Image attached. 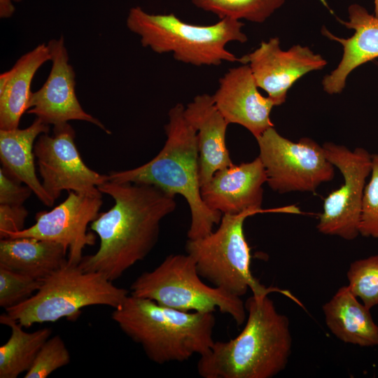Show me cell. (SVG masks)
Returning a JSON list of instances; mask_svg holds the SVG:
<instances>
[{"mask_svg": "<svg viewBox=\"0 0 378 378\" xmlns=\"http://www.w3.org/2000/svg\"><path fill=\"white\" fill-rule=\"evenodd\" d=\"M98 189L111 196L114 204L90 223L99 247L94 254L83 256L78 265L113 281L152 251L162 220L174 212L176 202L175 196L150 184L107 181Z\"/></svg>", "mask_w": 378, "mask_h": 378, "instance_id": "6da1fadb", "label": "cell"}, {"mask_svg": "<svg viewBox=\"0 0 378 378\" xmlns=\"http://www.w3.org/2000/svg\"><path fill=\"white\" fill-rule=\"evenodd\" d=\"M268 294L245 302L241 332L228 341H215L200 356L197 370L203 378H272L283 371L292 349L288 317L276 310Z\"/></svg>", "mask_w": 378, "mask_h": 378, "instance_id": "7a4b0ae2", "label": "cell"}, {"mask_svg": "<svg viewBox=\"0 0 378 378\" xmlns=\"http://www.w3.org/2000/svg\"><path fill=\"white\" fill-rule=\"evenodd\" d=\"M168 116L167 139L159 153L139 167L111 172L108 181L150 184L183 197L191 214L188 239H195L211 233L223 214L210 209L202 198L197 131L186 119L184 106L176 104Z\"/></svg>", "mask_w": 378, "mask_h": 378, "instance_id": "3957f363", "label": "cell"}, {"mask_svg": "<svg viewBox=\"0 0 378 378\" xmlns=\"http://www.w3.org/2000/svg\"><path fill=\"white\" fill-rule=\"evenodd\" d=\"M111 318L150 360L160 365L204 355L215 342L213 313L179 311L130 295L113 309Z\"/></svg>", "mask_w": 378, "mask_h": 378, "instance_id": "277c9868", "label": "cell"}, {"mask_svg": "<svg viewBox=\"0 0 378 378\" xmlns=\"http://www.w3.org/2000/svg\"><path fill=\"white\" fill-rule=\"evenodd\" d=\"M126 25L140 36L141 45L153 52H172L177 61L200 66H218L223 62H238L225 46L232 41L245 43L243 22L222 18L210 25H197L181 20L174 13L151 14L141 7L130 8Z\"/></svg>", "mask_w": 378, "mask_h": 378, "instance_id": "5b68a950", "label": "cell"}, {"mask_svg": "<svg viewBox=\"0 0 378 378\" xmlns=\"http://www.w3.org/2000/svg\"><path fill=\"white\" fill-rule=\"evenodd\" d=\"M97 272L84 271L68 262L42 280L39 289L24 302L6 309L23 328L35 323L76 319L87 307L104 305L115 309L129 295Z\"/></svg>", "mask_w": 378, "mask_h": 378, "instance_id": "8992f818", "label": "cell"}, {"mask_svg": "<svg viewBox=\"0 0 378 378\" xmlns=\"http://www.w3.org/2000/svg\"><path fill=\"white\" fill-rule=\"evenodd\" d=\"M131 295L146 298L183 312L230 315L237 326L246 319L245 303L239 297L204 284L189 254L167 256L155 269L140 274L130 286Z\"/></svg>", "mask_w": 378, "mask_h": 378, "instance_id": "52a82bcc", "label": "cell"}, {"mask_svg": "<svg viewBox=\"0 0 378 378\" xmlns=\"http://www.w3.org/2000/svg\"><path fill=\"white\" fill-rule=\"evenodd\" d=\"M252 215L251 212L223 214L216 230L200 238L188 239L186 244V252L194 259L201 278L239 298L248 289L254 295L268 294L271 290L260 284L251 271V249L244 223Z\"/></svg>", "mask_w": 378, "mask_h": 378, "instance_id": "ba28073f", "label": "cell"}, {"mask_svg": "<svg viewBox=\"0 0 378 378\" xmlns=\"http://www.w3.org/2000/svg\"><path fill=\"white\" fill-rule=\"evenodd\" d=\"M259 155L266 172L267 183L280 194L314 192L335 176L334 165L323 146L314 140L301 138L292 141L272 127L255 139Z\"/></svg>", "mask_w": 378, "mask_h": 378, "instance_id": "9c48e42d", "label": "cell"}, {"mask_svg": "<svg viewBox=\"0 0 378 378\" xmlns=\"http://www.w3.org/2000/svg\"><path fill=\"white\" fill-rule=\"evenodd\" d=\"M323 148L342 174L344 183L325 198L316 227L321 234L353 240L360 234L363 197L371 172L372 155L363 148L351 150L332 142L323 144Z\"/></svg>", "mask_w": 378, "mask_h": 378, "instance_id": "30bf717a", "label": "cell"}, {"mask_svg": "<svg viewBox=\"0 0 378 378\" xmlns=\"http://www.w3.org/2000/svg\"><path fill=\"white\" fill-rule=\"evenodd\" d=\"M75 137L74 128L65 122L54 125L52 134H41L34 144L42 186L55 201L63 190L102 197L98 186L108 181V175L100 174L84 163Z\"/></svg>", "mask_w": 378, "mask_h": 378, "instance_id": "8fae6325", "label": "cell"}, {"mask_svg": "<svg viewBox=\"0 0 378 378\" xmlns=\"http://www.w3.org/2000/svg\"><path fill=\"white\" fill-rule=\"evenodd\" d=\"M102 203L100 196L69 191L58 206L38 212L32 226L9 232L5 238L33 237L59 243L68 251V263L78 265L85 246L95 244L94 234L87 229L98 216Z\"/></svg>", "mask_w": 378, "mask_h": 378, "instance_id": "7c38bea8", "label": "cell"}, {"mask_svg": "<svg viewBox=\"0 0 378 378\" xmlns=\"http://www.w3.org/2000/svg\"><path fill=\"white\" fill-rule=\"evenodd\" d=\"M52 66L43 86L31 93L27 113L34 114L47 125H57L69 120L92 123L111 134L97 118L85 112L75 90V72L69 64V55L62 36L47 44Z\"/></svg>", "mask_w": 378, "mask_h": 378, "instance_id": "4fadbf2b", "label": "cell"}, {"mask_svg": "<svg viewBox=\"0 0 378 378\" xmlns=\"http://www.w3.org/2000/svg\"><path fill=\"white\" fill-rule=\"evenodd\" d=\"M241 58L242 64H248L258 87L267 93L275 106L285 102L288 89L298 79L327 64L308 47L296 45L282 50L278 37L261 42L254 51Z\"/></svg>", "mask_w": 378, "mask_h": 378, "instance_id": "5bb4252c", "label": "cell"}, {"mask_svg": "<svg viewBox=\"0 0 378 378\" xmlns=\"http://www.w3.org/2000/svg\"><path fill=\"white\" fill-rule=\"evenodd\" d=\"M265 169L257 157L251 162L217 171L211 180L201 187L204 204L211 210L223 214L262 212V186L267 183Z\"/></svg>", "mask_w": 378, "mask_h": 378, "instance_id": "9a60e30c", "label": "cell"}, {"mask_svg": "<svg viewBox=\"0 0 378 378\" xmlns=\"http://www.w3.org/2000/svg\"><path fill=\"white\" fill-rule=\"evenodd\" d=\"M247 64L230 69L219 80L212 95L214 104L226 121L247 129L256 139L274 127L270 113L274 104L263 97Z\"/></svg>", "mask_w": 378, "mask_h": 378, "instance_id": "2e32d148", "label": "cell"}, {"mask_svg": "<svg viewBox=\"0 0 378 378\" xmlns=\"http://www.w3.org/2000/svg\"><path fill=\"white\" fill-rule=\"evenodd\" d=\"M185 115L197 131L202 187L217 171L233 164L225 143L229 123L208 94L195 97L185 107Z\"/></svg>", "mask_w": 378, "mask_h": 378, "instance_id": "e0dca14e", "label": "cell"}, {"mask_svg": "<svg viewBox=\"0 0 378 378\" xmlns=\"http://www.w3.org/2000/svg\"><path fill=\"white\" fill-rule=\"evenodd\" d=\"M348 22L341 21L347 28L355 30L348 38L332 35L325 28L323 33L343 46L344 54L337 67L323 80V90L328 94H337L345 86L349 74L361 64L378 57V18L363 6L354 4L348 9Z\"/></svg>", "mask_w": 378, "mask_h": 378, "instance_id": "ac0fdd59", "label": "cell"}, {"mask_svg": "<svg viewBox=\"0 0 378 378\" xmlns=\"http://www.w3.org/2000/svg\"><path fill=\"white\" fill-rule=\"evenodd\" d=\"M49 131L50 125L38 118L25 129L0 130V160L9 175L28 186L43 204L51 206L55 201L36 176L34 153L37 138Z\"/></svg>", "mask_w": 378, "mask_h": 378, "instance_id": "d6986e66", "label": "cell"}, {"mask_svg": "<svg viewBox=\"0 0 378 378\" xmlns=\"http://www.w3.org/2000/svg\"><path fill=\"white\" fill-rule=\"evenodd\" d=\"M50 60L45 43L21 56L13 66L0 76V130L18 128L27 112L32 79L41 65Z\"/></svg>", "mask_w": 378, "mask_h": 378, "instance_id": "ffe728a7", "label": "cell"}, {"mask_svg": "<svg viewBox=\"0 0 378 378\" xmlns=\"http://www.w3.org/2000/svg\"><path fill=\"white\" fill-rule=\"evenodd\" d=\"M322 309L327 327L340 340L362 347L378 346V326L370 309L347 286L340 288Z\"/></svg>", "mask_w": 378, "mask_h": 378, "instance_id": "44dd1931", "label": "cell"}, {"mask_svg": "<svg viewBox=\"0 0 378 378\" xmlns=\"http://www.w3.org/2000/svg\"><path fill=\"white\" fill-rule=\"evenodd\" d=\"M59 243L33 237L0 240V267L43 280L68 262Z\"/></svg>", "mask_w": 378, "mask_h": 378, "instance_id": "7402d4cb", "label": "cell"}, {"mask_svg": "<svg viewBox=\"0 0 378 378\" xmlns=\"http://www.w3.org/2000/svg\"><path fill=\"white\" fill-rule=\"evenodd\" d=\"M0 323L11 330L9 339L0 346V378H16L31 368L41 346L50 337L52 330L43 328L25 332L6 313L1 314Z\"/></svg>", "mask_w": 378, "mask_h": 378, "instance_id": "603a6c76", "label": "cell"}, {"mask_svg": "<svg viewBox=\"0 0 378 378\" xmlns=\"http://www.w3.org/2000/svg\"><path fill=\"white\" fill-rule=\"evenodd\" d=\"M198 8L211 12L220 19H244L262 22L279 8L285 0H191Z\"/></svg>", "mask_w": 378, "mask_h": 378, "instance_id": "cb8c5ba5", "label": "cell"}, {"mask_svg": "<svg viewBox=\"0 0 378 378\" xmlns=\"http://www.w3.org/2000/svg\"><path fill=\"white\" fill-rule=\"evenodd\" d=\"M346 276L350 291L367 308L378 304V255L351 262Z\"/></svg>", "mask_w": 378, "mask_h": 378, "instance_id": "d4e9b609", "label": "cell"}, {"mask_svg": "<svg viewBox=\"0 0 378 378\" xmlns=\"http://www.w3.org/2000/svg\"><path fill=\"white\" fill-rule=\"evenodd\" d=\"M42 280L0 267V306L6 309L31 297Z\"/></svg>", "mask_w": 378, "mask_h": 378, "instance_id": "484cf974", "label": "cell"}, {"mask_svg": "<svg viewBox=\"0 0 378 378\" xmlns=\"http://www.w3.org/2000/svg\"><path fill=\"white\" fill-rule=\"evenodd\" d=\"M71 361L70 353L59 335L50 337L41 346L24 378H45Z\"/></svg>", "mask_w": 378, "mask_h": 378, "instance_id": "4316f807", "label": "cell"}, {"mask_svg": "<svg viewBox=\"0 0 378 378\" xmlns=\"http://www.w3.org/2000/svg\"><path fill=\"white\" fill-rule=\"evenodd\" d=\"M370 175L363 192L359 231L363 237L378 238V153L372 155Z\"/></svg>", "mask_w": 378, "mask_h": 378, "instance_id": "83f0119b", "label": "cell"}, {"mask_svg": "<svg viewBox=\"0 0 378 378\" xmlns=\"http://www.w3.org/2000/svg\"><path fill=\"white\" fill-rule=\"evenodd\" d=\"M32 190L0 168V204L23 205Z\"/></svg>", "mask_w": 378, "mask_h": 378, "instance_id": "f1b7e54d", "label": "cell"}, {"mask_svg": "<svg viewBox=\"0 0 378 378\" xmlns=\"http://www.w3.org/2000/svg\"><path fill=\"white\" fill-rule=\"evenodd\" d=\"M28 211L23 205L0 204V237L24 229Z\"/></svg>", "mask_w": 378, "mask_h": 378, "instance_id": "f546056e", "label": "cell"}, {"mask_svg": "<svg viewBox=\"0 0 378 378\" xmlns=\"http://www.w3.org/2000/svg\"><path fill=\"white\" fill-rule=\"evenodd\" d=\"M19 2L21 0H0V17L6 18L10 17L15 10L12 1Z\"/></svg>", "mask_w": 378, "mask_h": 378, "instance_id": "4dcf8cb0", "label": "cell"}, {"mask_svg": "<svg viewBox=\"0 0 378 378\" xmlns=\"http://www.w3.org/2000/svg\"><path fill=\"white\" fill-rule=\"evenodd\" d=\"M374 1V16L378 18V0Z\"/></svg>", "mask_w": 378, "mask_h": 378, "instance_id": "1f68e13d", "label": "cell"}]
</instances>
